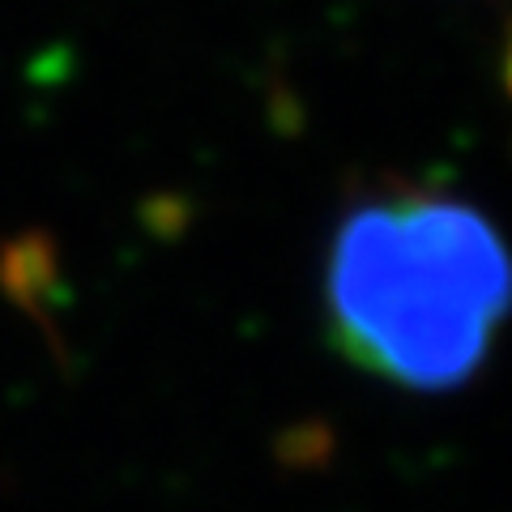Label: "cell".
<instances>
[{
  "instance_id": "obj_1",
  "label": "cell",
  "mask_w": 512,
  "mask_h": 512,
  "mask_svg": "<svg viewBox=\"0 0 512 512\" xmlns=\"http://www.w3.org/2000/svg\"><path fill=\"white\" fill-rule=\"evenodd\" d=\"M342 355L410 393H453L508 312V256L478 205L406 188L342 218L325 269Z\"/></svg>"
}]
</instances>
